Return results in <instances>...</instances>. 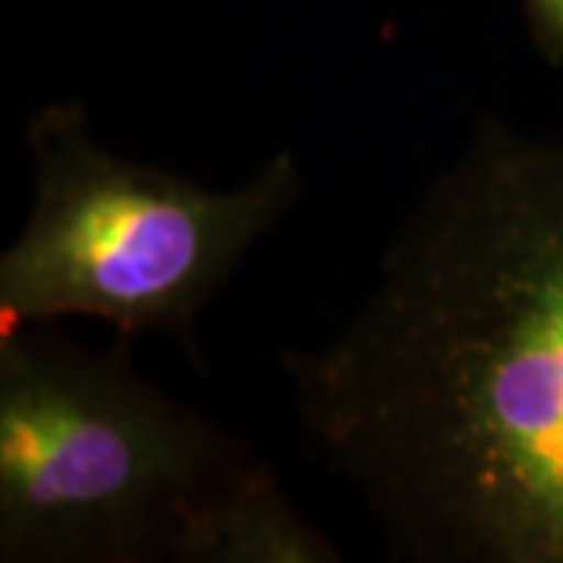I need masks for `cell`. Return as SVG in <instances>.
<instances>
[{
  "label": "cell",
  "instance_id": "obj_1",
  "mask_svg": "<svg viewBox=\"0 0 563 563\" xmlns=\"http://www.w3.org/2000/svg\"><path fill=\"white\" fill-rule=\"evenodd\" d=\"M285 376L391 551L563 563V139L479 125Z\"/></svg>",
  "mask_w": 563,
  "mask_h": 563
},
{
  "label": "cell",
  "instance_id": "obj_2",
  "mask_svg": "<svg viewBox=\"0 0 563 563\" xmlns=\"http://www.w3.org/2000/svg\"><path fill=\"white\" fill-rule=\"evenodd\" d=\"M25 147L32 207L0 257L3 329L88 317L191 344L203 307L301 198L291 151L239 188H203L103 147L79 101L38 107Z\"/></svg>",
  "mask_w": 563,
  "mask_h": 563
},
{
  "label": "cell",
  "instance_id": "obj_3",
  "mask_svg": "<svg viewBox=\"0 0 563 563\" xmlns=\"http://www.w3.org/2000/svg\"><path fill=\"white\" fill-rule=\"evenodd\" d=\"M254 461L122 354L0 329V561H169Z\"/></svg>",
  "mask_w": 563,
  "mask_h": 563
},
{
  "label": "cell",
  "instance_id": "obj_4",
  "mask_svg": "<svg viewBox=\"0 0 563 563\" xmlns=\"http://www.w3.org/2000/svg\"><path fill=\"white\" fill-rule=\"evenodd\" d=\"M339 548L307 523L276 473L251 461L191 514L173 563H339Z\"/></svg>",
  "mask_w": 563,
  "mask_h": 563
},
{
  "label": "cell",
  "instance_id": "obj_5",
  "mask_svg": "<svg viewBox=\"0 0 563 563\" xmlns=\"http://www.w3.org/2000/svg\"><path fill=\"white\" fill-rule=\"evenodd\" d=\"M536 51L544 60L563 66V0H520Z\"/></svg>",
  "mask_w": 563,
  "mask_h": 563
}]
</instances>
